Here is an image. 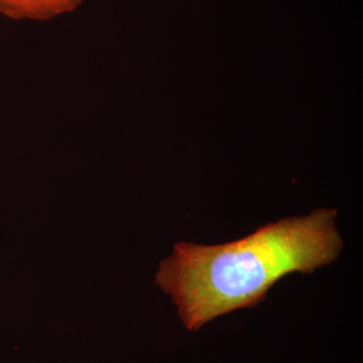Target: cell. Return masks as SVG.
Masks as SVG:
<instances>
[{"label":"cell","instance_id":"obj_1","mask_svg":"<svg viewBox=\"0 0 363 363\" xmlns=\"http://www.w3.org/2000/svg\"><path fill=\"white\" fill-rule=\"evenodd\" d=\"M336 215L315 210L224 245L176 243L160 264L156 284L172 296L189 330H199L221 315L259 304L284 277L311 274L337 259L343 242Z\"/></svg>","mask_w":363,"mask_h":363},{"label":"cell","instance_id":"obj_2","mask_svg":"<svg viewBox=\"0 0 363 363\" xmlns=\"http://www.w3.org/2000/svg\"><path fill=\"white\" fill-rule=\"evenodd\" d=\"M83 0H0V13L23 21H48L76 11Z\"/></svg>","mask_w":363,"mask_h":363}]
</instances>
